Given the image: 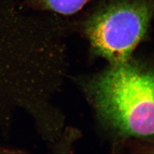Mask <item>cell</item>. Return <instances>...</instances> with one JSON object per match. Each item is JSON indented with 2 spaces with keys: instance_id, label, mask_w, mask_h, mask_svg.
<instances>
[{
  "instance_id": "cell-1",
  "label": "cell",
  "mask_w": 154,
  "mask_h": 154,
  "mask_svg": "<svg viewBox=\"0 0 154 154\" xmlns=\"http://www.w3.org/2000/svg\"><path fill=\"white\" fill-rule=\"evenodd\" d=\"M89 93L100 116L125 136H154V69L128 60L92 80Z\"/></svg>"
},
{
  "instance_id": "cell-2",
  "label": "cell",
  "mask_w": 154,
  "mask_h": 154,
  "mask_svg": "<svg viewBox=\"0 0 154 154\" xmlns=\"http://www.w3.org/2000/svg\"><path fill=\"white\" fill-rule=\"evenodd\" d=\"M153 12V0H113L88 19L85 30L99 55L112 64L122 63L141 41Z\"/></svg>"
},
{
  "instance_id": "cell-3",
  "label": "cell",
  "mask_w": 154,
  "mask_h": 154,
  "mask_svg": "<svg viewBox=\"0 0 154 154\" xmlns=\"http://www.w3.org/2000/svg\"><path fill=\"white\" fill-rule=\"evenodd\" d=\"M89 0H30L29 8L62 15H71L82 8Z\"/></svg>"
}]
</instances>
